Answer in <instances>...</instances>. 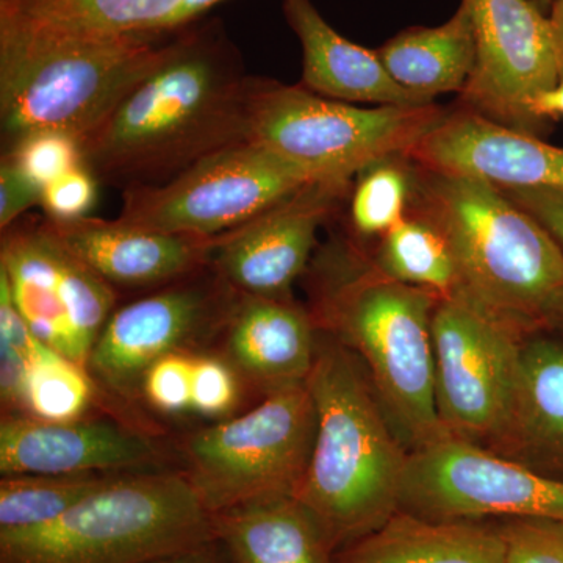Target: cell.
Instances as JSON below:
<instances>
[{
  "instance_id": "cell-1",
  "label": "cell",
  "mask_w": 563,
  "mask_h": 563,
  "mask_svg": "<svg viewBox=\"0 0 563 563\" xmlns=\"http://www.w3.org/2000/svg\"><path fill=\"white\" fill-rule=\"evenodd\" d=\"M255 79L220 21L179 29L161 63L81 140L85 166L122 191L168 184L250 141Z\"/></svg>"
},
{
  "instance_id": "cell-2",
  "label": "cell",
  "mask_w": 563,
  "mask_h": 563,
  "mask_svg": "<svg viewBox=\"0 0 563 563\" xmlns=\"http://www.w3.org/2000/svg\"><path fill=\"white\" fill-rule=\"evenodd\" d=\"M307 387L317 432L298 499L342 551L398 512L410 453L362 362L331 333H320Z\"/></svg>"
},
{
  "instance_id": "cell-3",
  "label": "cell",
  "mask_w": 563,
  "mask_h": 563,
  "mask_svg": "<svg viewBox=\"0 0 563 563\" xmlns=\"http://www.w3.org/2000/svg\"><path fill=\"white\" fill-rule=\"evenodd\" d=\"M409 211L443 233L457 268L453 298L523 336L548 332L563 299V252L501 188L422 169Z\"/></svg>"
},
{
  "instance_id": "cell-4",
  "label": "cell",
  "mask_w": 563,
  "mask_h": 563,
  "mask_svg": "<svg viewBox=\"0 0 563 563\" xmlns=\"http://www.w3.org/2000/svg\"><path fill=\"white\" fill-rule=\"evenodd\" d=\"M174 32L88 35L0 18L2 154L36 132L87 139L161 63Z\"/></svg>"
},
{
  "instance_id": "cell-5",
  "label": "cell",
  "mask_w": 563,
  "mask_h": 563,
  "mask_svg": "<svg viewBox=\"0 0 563 563\" xmlns=\"http://www.w3.org/2000/svg\"><path fill=\"white\" fill-rule=\"evenodd\" d=\"M442 299L351 251L329 272L313 312L321 331L357 355L409 453L450 437L433 388L432 320Z\"/></svg>"
},
{
  "instance_id": "cell-6",
  "label": "cell",
  "mask_w": 563,
  "mask_h": 563,
  "mask_svg": "<svg viewBox=\"0 0 563 563\" xmlns=\"http://www.w3.org/2000/svg\"><path fill=\"white\" fill-rule=\"evenodd\" d=\"M185 473L121 474L51 523L0 532V563H147L217 542Z\"/></svg>"
},
{
  "instance_id": "cell-7",
  "label": "cell",
  "mask_w": 563,
  "mask_h": 563,
  "mask_svg": "<svg viewBox=\"0 0 563 563\" xmlns=\"http://www.w3.org/2000/svg\"><path fill=\"white\" fill-rule=\"evenodd\" d=\"M444 114L435 103L357 107L302 85L255 79L250 140L301 166L317 181L347 187L374 163L409 157Z\"/></svg>"
},
{
  "instance_id": "cell-8",
  "label": "cell",
  "mask_w": 563,
  "mask_h": 563,
  "mask_svg": "<svg viewBox=\"0 0 563 563\" xmlns=\"http://www.w3.org/2000/svg\"><path fill=\"white\" fill-rule=\"evenodd\" d=\"M317 409L307 384L266 395L250 412L192 432L185 476L210 514L298 498L312 457Z\"/></svg>"
},
{
  "instance_id": "cell-9",
  "label": "cell",
  "mask_w": 563,
  "mask_h": 563,
  "mask_svg": "<svg viewBox=\"0 0 563 563\" xmlns=\"http://www.w3.org/2000/svg\"><path fill=\"white\" fill-rule=\"evenodd\" d=\"M314 181L301 166L250 140L214 152L161 187L122 191L120 220L220 239Z\"/></svg>"
},
{
  "instance_id": "cell-10",
  "label": "cell",
  "mask_w": 563,
  "mask_h": 563,
  "mask_svg": "<svg viewBox=\"0 0 563 563\" xmlns=\"http://www.w3.org/2000/svg\"><path fill=\"white\" fill-rule=\"evenodd\" d=\"M0 276L41 342L87 368L117 310V290L66 250L46 220L20 222L2 232Z\"/></svg>"
},
{
  "instance_id": "cell-11",
  "label": "cell",
  "mask_w": 563,
  "mask_h": 563,
  "mask_svg": "<svg viewBox=\"0 0 563 563\" xmlns=\"http://www.w3.org/2000/svg\"><path fill=\"white\" fill-rule=\"evenodd\" d=\"M526 336L459 298L432 320L433 388L448 435L487 448L514 402Z\"/></svg>"
},
{
  "instance_id": "cell-12",
  "label": "cell",
  "mask_w": 563,
  "mask_h": 563,
  "mask_svg": "<svg viewBox=\"0 0 563 563\" xmlns=\"http://www.w3.org/2000/svg\"><path fill=\"white\" fill-rule=\"evenodd\" d=\"M399 509L432 520L540 518L563 523V481L444 437L409 454Z\"/></svg>"
},
{
  "instance_id": "cell-13",
  "label": "cell",
  "mask_w": 563,
  "mask_h": 563,
  "mask_svg": "<svg viewBox=\"0 0 563 563\" xmlns=\"http://www.w3.org/2000/svg\"><path fill=\"white\" fill-rule=\"evenodd\" d=\"M203 272L114 310L88 361L96 384L114 398L139 401L144 374L158 358L222 331L240 292Z\"/></svg>"
},
{
  "instance_id": "cell-14",
  "label": "cell",
  "mask_w": 563,
  "mask_h": 563,
  "mask_svg": "<svg viewBox=\"0 0 563 563\" xmlns=\"http://www.w3.org/2000/svg\"><path fill=\"white\" fill-rule=\"evenodd\" d=\"M476 58L463 88L462 109L539 136L531 103L559 81L558 47L550 18L532 0H466Z\"/></svg>"
},
{
  "instance_id": "cell-15",
  "label": "cell",
  "mask_w": 563,
  "mask_h": 563,
  "mask_svg": "<svg viewBox=\"0 0 563 563\" xmlns=\"http://www.w3.org/2000/svg\"><path fill=\"white\" fill-rule=\"evenodd\" d=\"M346 185L314 181L243 228L217 239L211 268L232 290L257 298L291 299L306 272L318 229Z\"/></svg>"
},
{
  "instance_id": "cell-16",
  "label": "cell",
  "mask_w": 563,
  "mask_h": 563,
  "mask_svg": "<svg viewBox=\"0 0 563 563\" xmlns=\"http://www.w3.org/2000/svg\"><path fill=\"white\" fill-rule=\"evenodd\" d=\"M166 451L132 426L111 420L55 422L2 413L0 474L161 472Z\"/></svg>"
},
{
  "instance_id": "cell-17",
  "label": "cell",
  "mask_w": 563,
  "mask_h": 563,
  "mask_svg": "<svg viewBox=\"0 0 563 563\" xmlns=\"http://www.w3.org/2000/svg\"><path fill=\"white\" fill-rule=\"evenodd\" d=\"M44 220L66 250L113 288L166 287L207 268L217 246V239L143 228L120 218Z\"/></svg>"
},
{
  "instance_id": "cell-18",
  "label": "cell",
  "mask_w": 563,
  "mask_h": 563,
  "mask_svg": "<svg viewBox=\"0 0 563 563\" xmlns=\"http://www.w3.org/2000/svg\"><path fill=\"white\" fill-rule=\"evenodd\" d=\"M221 332L224 357L263 396L307 384L321 329L291 299L239 295Z\"/></svg>"
},
{
  "instance_id": "cell-19",
  "label": "cell",
  "mask_w": 563,
  "mask_h": 563,
  "mask_svg": "<svg viewBox=\"0 0 563 563\" xmlns=\"http://www.w3.org/2000/svg\"><path fill=\"white\" fill-rule=\"evenodd\" d=\"M485 450L563 481V342L554 333L526 336L512 406Z\"/></svg>"
},
{
  "instance_id": "cell-20",
  "label": "cell",
  "mask_w": 563,
  "mask_h": 563,
  "mask_svg": "<svg viewBox=\"0 0 563 563\" xmlns=\"http://www.w3.org/2000/svg\"><path fill=\"white\" fill-rule=\"evenodd\" d=\"M285 20L302 47V87L346 103L422 107L433 103L401 87L377 51L344 38L328 24L312 0H282Z\"/></svg>"
},
{
  "instance_id": "cell-21",
  "label": "cell",
  "mask_w": 563,
  "mask_h": 563,
  "mask_svg": "<svg viewBox=\"0 0 563 563\" xmlns=\"http://www.w3.org/2000/svg\"><path fill=\"white\" fill-rule=\"evenodd\" d=\"M335 563H509L498 526L432 520L399 509L376 531L343 548Z\"/></svg>"
},
{
  "instance_id": "cell-22",
  "label": "cell",
  "mask_w": 563,
  "mask_h": 563,
  "mask_svg": "<svg viewBox=\"0 0 563 563\" xmlns=\"http://www.w3.org/2000/svg\"><path fill=\"white\" fill-rule=\"evenodd\" d=\"M232 563H335L328 533L298 498H269L213 514Z\"/></svg>"
},
{
  "instance_id": "cell-23",
  "label": "cell",
  "mask_w": 563,
  "mask_h": 563,
  "mask_svg": "<svg viewBox=\"0 0 563 563\" xmlns=\"http://www.w3.org/2000/svg\"><path fill=\"white\" fill-rule=\"evenodd\" d=\"M388 74L426 101L462 92L472 76L476 38L466 0L437 27H410L376 49Z\"/></svg>"
},
{
  "instance_id": "cell-24",
  "label": "cell",
  "mask_w": 563,
  "mask_h": 563,
  "mask_svg": "<svg viewBox=\"0 0 563 563\" xmlns=\"http://www.w3.org/2000/svg\"><path fill=\"white\" fill-rule=\"evenodd\" d=\"M180 0H0V18L88 35L162 33Z\"/></svg>"
},
{
  "instance_id": "cell-25",
  "label": "cell",
  "mask_w": 563,
  "mask_h": 563,
  "mask_svg": "<svg viewBox=\"0 0 563 563\" xmlns=\"http://www.w3.org/2000/svg\"><path fill=\"white\" fill-rule=\"evenodd\" d=\"M369 261L385 276L428 288L443 298H453L457 291V268L450 244L428 218L415 211L380 236Z\"/></svg>"
},
{
  "instance_id": "cell-26",
  "label": "cell",
  "mask_w": 563,
  "mask_h": 563,
  "mask_svg": "<svg viewBox=\"0 0 563 563\" xmlns=\"http://www.w3.org/2000/svg\"><path fill=\"white\" fill-rule=\"evenodd\" d=\"M121 474H11L0 479V532L25 531L57 520Z\"/></svg>"
},
{
  "instance_id": "cell-27",
  "label": "cell",
  "mask_w": 563,
  "mask_h": 563,
  "mask_svg": "<svg viewBox=\"0 0 563 563\" xmlns=\"http://www.w3.org/2000/svg\"><path fill=\"white\" fill-rule=\"evenodd\" d=\"M98 387L88 368L43 344L25 379L22 413L44 421L80 420L96 401Z\"/></svg>"
},
{
  "instance_id": "cell-28",
  "label": "cell",
  "mask_w": 563,
  "mask_h": 563,
  "mask_svg": "<svg viewBox=\"0 0 563 563\" xmlns=\"http://www.w3.org/2000/svg\"><path fill=\"white\" fill-rule=\"evenodd\" d=\"M407 158H385L358 174L350 217L352 229L363 239H380L409 214L417 177L404 165Z\"/></svg>"
},
{
  "instance_id": "cell-29",
  "label": "cell",
  "mask_w": 563,
  "mask_h": 563,
  "mask_svg": "<svg viewBox=\"0 0 563 563\" xmlns=\"http://www.w3.org/2000/svg\"><path fill=\"white\" fill-rule=\"evenodd\" d=\"M43 342L31 331L0 276V396L3 413L22 412L29 369Z\"/></svg>"
},
{
  "instance_id": "cell-30",
  "label": "cell",
  "mask_w": 563,
  "mask_h": 563,
  "mask_svg": "<svg viewBox=\"0 0 563 563\" xmlns=\"http://www.w3.org/2000/svg\"><path fill=\"white\" fill-rule=\"evenodd\" d=\"M2 157L10 158L43 190L63 174L85 165L81 141L69 133L57 131L32 133L2 154Z\"/></svg>"
},
{
  "instance_id": "cell-31",
  "label": "cell",
  "mask_w": 563,
  "mask_h": 563,
  "mask_svg": "<svg viewBox=\"0 0 563 563\" xmlns=\"http://www.w3.org/2000/svg\"><path fill=\"white\" fill-rule=\"evenodd\" d=\"M239 372L225 357L195 355L191 412L203 418H229L240 401Z\"/></svg>"
},
{
  "instance_id": "cell-32",
  "label": "cell",
  "mask_w": 563,
  "mask_h": 563,
  "mask_svg": "<svg viewBox=\"0 0 563 563\" xmlns=\"http://www.w3.org/2000/svg\"><path fill=\"white\" fill-rule=\"evenodd\" d=\"M195 355L173 352L150 366L141 383V399L165 415L191 410V379Z\"/></svg>"
},
{
  "instance_id": "cell-33",
  "label": "cell",
  "mask_w": 563,
  "mask_h": 563,
  "mask_svg": "<svg viewBox=\"0 0 563 563\" xmlns=\"http://www.w3.org/2000/svg\"><path fill=\"white\" fill-rule=\"evenodd\" d=\"M509 563H563V523L540 518H509L498 525Z\"/></svg>"
},
{
  "instance_id": "cell-34",
  "label": "cell",
  "mask_w": 563,
  "mask_h": 563,
  "mask_svg": "<svg viewBox=\"0 0 563 563\" xmlns=\"http://www.w3.org/2000/svg\"><path fill=\"white\" fill-rule=\"evenodd\" d=\"M99 180L81 165L51 181L43 190L41 207L46 218L54 221L80 220L88 214L98 199Z\"/></svg>"
},
{
  "instance_id": "cell-35",
  "label": "cell",
  "mask_w": 563,
  "mask_h": 563,
  "mask_svg": "<svg viewBox=\"0 0 563 563\" xmlns=\"http://www.w3.org/2000/svg\"><path fill=\"white\" fill-rule=\"evenodd\" d=\"M43 188L29 179L10 158L0 163V229L16 224L32 207L41 206Z\"/></svg>"
},
{
  "instance_id": "cell-36",
  "label": "cell",
  "mask_w": 563,
  "mask_h": 563,
  "mask_svg": "<svg viewBox=\"0 0 563 563\" xmlns=\"http://www.w3.org/2000/svg\"><path fill=\"white\" fill-rule=\"evenodd\" d=\"M504 195L539 222L563 252V188H501Z\"/></svg>"
},
{
  "instance_id": "cell-37",
  "label": "cell",
  "mask_w": 563,
  "mask_h": 563,
  "mask_svg": "<svg viewBox=\"0 0 563 563\" xmlns=\"http://www.w3.org/2000/svg\"><path fill=\"white\" fill-rule=\"evenodd\" d=\"M222 0H180L176 10L163 22L161 32H174L201 20L203 14Z\"/></svg>"
},
{
  "instance_id": "cell-38",
  "label": "cell",
  "mask_w": 563,
  "mask_h": 563,
  "mask_svg": "<svg viewBox=\"0 0 563 563\" xmlns=\"http://www.w3.org/2000/svg\"><path fill=\"white\" fill-rule=\"evenodd\" d=\"M533 120L542 128L551 120H563V76L559 77L558 85L551 90L537 96L531 103Z\"/></svg>"
},
{
  "instance_id": "cell-39",
  "label": "cell",
  "mask_w": 563,
  "mask_h": 563,
  "mask_svg": "<svg viewBox=\"0 0 563 563\" xmlns=\"http://www.w3.org/2000/svg\"><path fill=\"white\" fill-rule=\"evenodd\" d=\"M218 547H220V542L217 540V542L198 548V550L166 555V558L155 559V561L147 563H232L224 548H222V554L218 555L220 554L218 553Z\"/></svg>"
},
{
  "instance_id": "cell-40",
  "label": "cell",
  "mask_w": 563,
  "mask_h": 563,
  "mask_svg": "<svg viewBox=\"0 0 563 563\" xmlns=\"http://www.w3.org/2000/svg\"><path fill=\"white\" fill-rule=\"evenodd\" d=\"M551 27H553V35L555 47H558L559 58V77L563 76V0H554L551 5L550 13Z\"/></svg>"
},
{
  "instance_id": "cell-41",
  "label": "cell",
  "mask_w": 563,
  "mask_h": 563,
  "mask_svg": "<svg viewBox=\"0 0 563 563\" xmlns=\"http://www.w3.org/2000/svg\"><path fill=\"white\" fill-rule=\"evenodd\" d=\"M548 332L554 333L563 342V299L551 314L550 322H548Z\"/></svg>"
},
{
  "instance_id": "cell-42",
  "label": "cell",
  "mask_w": 563,
  "mask_h": 563,
  "mask_svg": "<svg viewBox=\"0 0 563 563\" xmlns=\"http://www.w3.org/2000/svg\"><path fill=\"white\" fill-rule=\"evenodd\" d=\"M532 2L536 3L539 9H542L543 11H550L554 0H532Z\"/></svg>"
}]
</instances>
